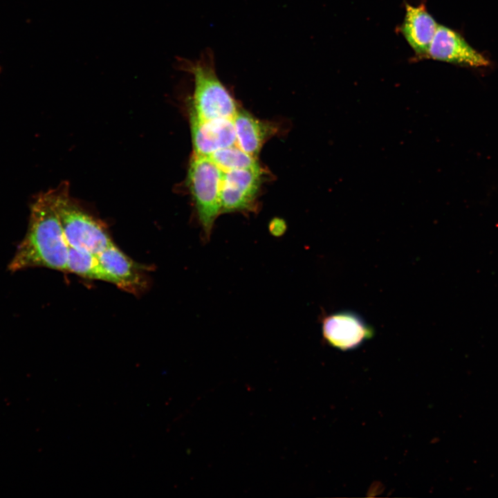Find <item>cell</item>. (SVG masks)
<instances>
[{
	"label": "cell",
	"mask_w": 498,
	"mask_h": 498,
	"mask_svg": "<svg viewBox=\"0 0 498 498\" xmlns=\"http://www.w3.org/2000/svg\"><path fill=\"white\" fill-rule=\"evenodd\" d=\"M262 177L260 166L223 172L221 213L253 211Z\"/></svg>",
	"instance_id": "obj_5"
},
{
	"label": "cell",
	"mask_w": 498,
	"mask_h": 498,
	"mask_svg": "<svg viewBox=\"0 0 498 498\" xmlns=\"http://www.w3.org/2000/svg\"><path fill=\"white\" fill-rule=\"evenodd\" d=\"M286 230V225L284 221L279 219H275L269 224L270 234L276 237L282 236Z\"/></svg>",
	"instance_id": "obj_14"
},
{
	"label": "cell",
	"mask_w": 498,
	"mask_h": 498,
	"mask_svg": "<svg viewBox=\"0 0 498 498\" xmlns=\"http://www.w3.org/2000/svg\"><path fill=\"white\" fill-rule=\"evenodd\" d=\"M54 190L56 208L69 246L97 255L114 243L106 228L72 201L68 183Z\"/></svg>",
	"instance_id": "obj_3"
},
{
	"label": "cell",
	"mask_w": 498,
	"mask_h": 498,
	"mask_svg": "<svg viewBox=\"0 0 498 498\" xmlns=\"http://www.w3.org/2000/svg\"><path fill=\"white\" fill-rule=\"evenodd\" d=\"M180 63V66L194 79L190 111L204 120L232 119L238 111L237 104L217 76L212 52L206 50L198 59H181Z\"/></svg>",
	"instance_id": "obj_2"
},
{
	"label": "cell",
	"mask_w": 498,
	"mask_h": 498,
	"mask_svg": "<svg viewBox=\"0 0 498 498\" xmlns=\"http://www.w3.org/2000/svg\"><path fill=\"white\" fill-rule=\"evenodd\" d=\"M209 157L223 172L259 166L257 158L246 153L237 145L219 149Z\"/></svg>",
	"instance_id": "obj_13"
},
{
	"label": "cell",
	"mask_w": 498,
	"mask_h": 498,
	"mask_svg": "<svg viewBox=\"0 0 498 498\" xmlns=\"http://www.w3.org/2000/svg\"><path fill=\"white\" fill-rule=\"evenodd\" d=\"M232 120L236 145L246 153L257 158L264 143L273 132V127L243 110H238Z\"/></svg>",
	"instance_id": "obj_11"
},
{
	"label": "cell",
	"mask_w": 498,
	"mask_h": 498,
	"mask_svg": "<svg viewBox=\"0 0 498 498\" xmlns=\"http://www.w3.org/2000/svg\"><path fill=\"white\" fill-rule=\"evenodd\" d=\"M194 154L210 156L216 151L236 145V133L232 119L204 120L190 113Z\"/></svg>",
	"instance_id": "obj_7"
},
{
	"label": "cell",
	"mask_w": 498,
	"mask_h": 498,
	"mask_svg": "<svg viewBox=\"0 0 498 498\" xmlns=\"http://www.w3.org/2000/svg\"><path fill=\"white\" fill-rule=\"evenodd\" d=\"M324 340L341 351L358 348L374 334L373 328L361 316L349 311L326 315L322 320Z\"/></svg>",
	"instance_id": "obj_6"
},
{
	"label": "cell",
	"mask_w": 498,
	"mask_h": 498,
	"mask_svg": "<svg viewBox=\"0 0 498 498\" xmlns=\"http://www.w3.org/2000/svg\"><path fill=\"white\" fill-rule=\"evenodd\" d=\"M438 24L425 6L405 5L400 31L417 56L428 58L429 49Z\"/></svg>",
	"instance_id": "obj_10"
},
{
	"label": "cell",
	"mask_w": 498,
	"mask_h": 498,
	"mask_svg": "<svg viewBox=\"0 0 498 498\" xmlns=\"http://www.w3.org/2000/svg\"><path fill=\"white\" fill-rule=\"evenodd\" d=\"M223 171L210 157L193 155L188 169V185L205 240L211 236L221 214V192Z\"/></svg>",
	"instance_id": "obj_4"
},
{
	"label": "cell",
	"mask_w": 498,
	"mask_h": 498,
	"mask_svg": "<svg viewBox=\"0 0 498 498\" xmlns=\"http://www.w3.org/2000/svg\"><path fill=\"white\" fill-rule=\"evenodd\" d=\"M66 271L80 277L113 284L112 278L101 265L98 256L69 246Z\"/></svg>",
	"instance_id": "obj_12"
},
{
	"label": "cell",
	"mask_w": 498,
	"mask_h": 498,
	"mask_svg": "<svg viewBox=\"0 0 498 498\" xmlns=\"http://www.w3.org/2000/svg\"><path fill=\"white\" fill-rule=\"evenodd\" d=\"M428 58L472 67L489 64V61L470 46L459 33L442 25H438Z\"/></svg>",
	"instance_id": "obj_8"
},
{
	"label": "cell",
	"mask_w": 498,
	"mask_h": 498,
	"mask_svg": "<svg viewBox=\"0 0 498 498\" xmlns=\"http://www.w3.org/2000/svg\"><path fill=\"white\" fill-rule=\"evenodd\" d=\"M69 245L55 205V190L36 195L26 234L8 265L11 272L33 267L66 271Z\"/></svg>",
	"instance_id": "obj_1"
},
{
	"label": "cell",
	"mask_w": 498,
	"mask_h": 498,
	"mask_svg": "<svg viewBox=\"0 0 498 498\" xmlns=\"http://www.w3.org/2000/svg\"><path fill=\"white\" fill-rule=\"evenodd\" d=\"M113 284L129 292L142 290L147 282L143 268L131 259L114 243L97 255Z\"/></svg>",
	"instance_id": "obj_9"
}]
</instances>
